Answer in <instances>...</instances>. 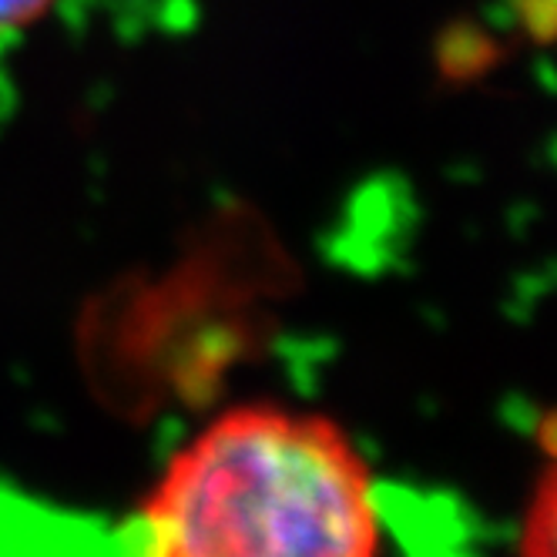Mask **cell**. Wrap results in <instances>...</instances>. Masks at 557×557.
Returning <instances> with one entry per match:
<instances>
[{
	"label": "cell",
	"mask_w": 557,
	"mask_h": 557,
	"mask_svg": "<svg viewBox=\"0 0 557 557\" xmlns=\"http://www.w3.org/2000/svg\"><path fill=\"white\" fill-rule=\"evenodd\" d=\"M135 528L162 557H367L383 547L373 473L330 417L246 404L169 460Z\"/></svg>",
	"instance_id": "6da1fadb"
},
{
	"label": "cell",
	"mask_w": 557,
	"mask_h": 557,
	"mask_svg": "<svg viewBox=\"0 0 557 557\" xmlns=\"http://www.w3.org/2000/svg\"><path fill=\"white\" fill-rule=\"evenodd\" d=\"M51 4L54 0H0V34L37 21L41 14H48Z\"/></svg>",
	"instance_id": "7a4b0ae2"
}]
</instances>
